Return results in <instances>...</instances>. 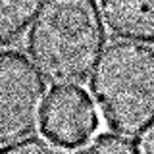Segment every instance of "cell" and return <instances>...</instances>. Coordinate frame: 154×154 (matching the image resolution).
<instances>
[{"instance_id":"obj_1","label":"cell","mask_w":154,"mask_h":154,"mask_svg":"<svg viewBox=\"0 0 154 154\" xmlns=\"http://www.w3.org/2000/svg\"><path fill=\"white\" fill-rule=\"evenodd\" d=\"M106 46L96 0H45L27 35V52L56 87L83 85Z\"/></svg>"},{"instance_id":"obj_6","label":"cell","mask_w":154,"mask_h":154,"mask_svg":"<svg viewBox=\"0 0 154 154\" xmlns=\"http://www.w3.org/2000/svg\"><path fill=\"white\" fill-rule=\"evenodd\" d=\"M45 0H0V45L17 41L35 21Z\"/></svg>"},{"instance_id":"obj_2","label":"cell","mask_w":154,"mask_h":154,"mask_svg":"<svg viewBox=\"0 0 154 154\" xmlns=\"http://www.w3.org/2000/svg\"><path fill=\"white\" fill-rule=\"evenodd\" d=\"M91 91L112 131L143 137L154 127V48L133 41L110 42L94 67Z\"/></svg>"},{"instance_id":"obj_4","label":"cell","mask_w":154,"mask_h":154,"mask_svg":"<svg viewBox=\"0 0 154 154\" xmlns=\"http://www.w3.org/2000/svg\"><path fill=\"white\" fill-rule=\"evenodd\" d=\"M98 112L79 87H56L46 100L42 133L66 148H79L98 131Z\"/></svg>"},{"instance_id":"obj_5","label":"cell","mask_w":154,"mask_h":154,"mask_svg":"<svg viewBox=\"0 0 154 154\" xmlns=\"http://www.w3.org/2000/svg\"><path fill=\"white\" fill-rule=\"evenodd\" d=\"M100 14L114 37L154 42V0H100Z\"/></svg>"},{"instance_id":"obj_7","label":"cell","mask_w":154,"mask_h":154,"mask_svg":"<svg viewBox=\"0 0 154 154\" xmlns=\"http://www.w3.org/2000/svg\"><path fill=\"white\" fill-rule=\"evenodd\" d=\"M77 154H143L129 137L119 133H100L83 146Z\"/></svg>"},{"instance_id":"obj_8","label":"cell","mask_w":154,"mask_h":154,"mask_svg":"<svg viewBox=\"0 0 154 154\" xmlns=\"http://www.w3.org/2000/svg\"><path fill=\"white\" fill-rule=\"evenodd\" d=\"M0 154H69L66 146L50 141L48 137H31L21 139V141L4 144L0 148Z\"/></svg>"},{"instance_id":"obj_9","label":"cell","mask_w":154,"mask_h":154,"mask_svg":"<svg viewBox=\"0 0 154 154\" xmlns=\"http://www.w3.org/2000/svg\"><path fill=\"white\" fill-rule=\"evenodd\" d=\"M141 152L143 154H154V127L150 129V131H146V133L143 135Z\"/></svg>"},{"instance_id":"obj_3","label":"cell","mask_w":154,"mask_h":154,"mask_svg":"<svg viewBox=\"0 0 154 154\" xmlns=\"http://www.w3.org/2000/svg\"><path fill=\"white\" fill-rule=\"evenodd\" d=\"M46 100L45 75L35 62L17 50H0V146L35 133Z\"/></svg>"}]
</instances>
